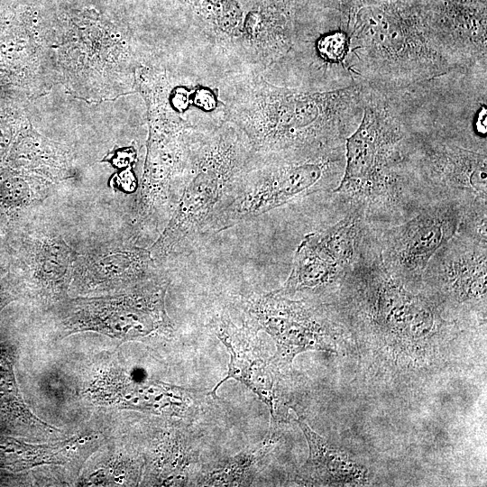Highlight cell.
Returning <instances> with one entry per match:
<instances>
[{
    "label": "cell",
    "mask_w": 487,
    "mask_h": 487,
    "mask_svg": "<svg viewBox=\"0 0 487 487\" xmlns=\"http://www.w3.org/2000/svg\"><path fill=\"white\" fill-rule=\"evenodd\" d=\"M306 234L298 245L289 277L280 289L281 295L293 298L301 293L308 296L322 294L337 288L348 270L314 237Z\"/></svg>",
    "instance_id": "obj_16"
},
{
    "label": "cell",
    "mask_w": 487,
    "mask_h": 487,
    "mask_svg": "<svg viewBox=\"0 0 487 487\" xmlns=\"http://www.w3.org/2000/svg\"><path fill=\"white\" fill-rule=\"evenodd\" d=\"M225 97L226 121L254 156L309 157L344 150L362 117L363 85L310 90L237 74L228 76Z\"/></svg>",
    "instance_id": "obj_1"
},
{
    "label": "cell",
    "mask_w": 487,
    "mask_h": 487,
    "mask_svg": "<svg viewBox=\"0 0 487 487\" xmlns=\"http://www.w3.org/2000/svg\"><path fill=\"white\" fill-rule=\"evenodd\" d=\"M346 32V69L354 82L407 90L455 71L466 72L434 34L422 0H328Z\"/></svg>",
    "instance_id": "obj_2"
},
{
    "label": "cell",
    "mask_w": 487,
    "mask_h": 487,
    "mask_svg": "<svg viewBox=\"0 0 487 487\" xmlns=\"http://www.w3.org/2000/svg\"><path fill=\"white\" fill-rule=\"evenodd\" d=\"M253 156L244 133L225 121L193 137L178 203L149 250L161 266L190 251L210 227Z\"/></svg>",
    "instance_id": "obj_4"
},
{
    "label": "cell",
    "mask_w": 487,
    "mask_h": 487,
    "mask_svg": "<svg viewBox=\"0 0 487 487\" xmlns=\"http://www.w3.org/2000/svg\"><path fill=\"white\" fill-rule=\"evenodd\" d=\"M279 441L277 426L271 425L263 440L233 456L216 462L208 469L200 470L193 485L223 487L252 485L265 467L268 456Z\"/></svg>",
    "instance_id": "obj_19"
},
{
    "label": "cell",
    "mask_w": 487,
    "mask_h": 487,
    "mask_svg": "<svg viewBox=\"0 0 487 487\" xmlns=\"http://www.w3.org/2000/svg\"><path fill=\"white\" fill-rule=\"evenodd\" d=\"M469 203L431 200L399 224L384 228L370 224L385 264L405 281L422 280L435 254L459 232Z\"/></svg>",
    "instance_id": "obj_9"
},
{
    "label": "cell",
    "mask_w": 487,
    "mask_h": 487,
    "mask_svg": "<svg viewBox=\"0 0 487 487\" xmlns=\"http://www.w3.org/2000/svg\"><path fill=\"white\" fill-rule=\"evenodd\" d=\"M345 167L344 150L309 157L253 156L209 235L313 193L332 190Z\"/></svg>",
    "instance_id": "obj_5"
},
{
    "label": "cell",
    "mask_w": 487,
    "mask_h": 487,
    "mask_svg": "<svg viewBox=\"0 0 487 487\" xmlns=\"http://www.w3.org/2000/svg\"><path fill=\"white\" fill-rule=\"evenodd\" d=\"M149 473L159 485L194 484L200 469L198 437L186 428L174 429L158 445Z\"/></svg>",
    "instance_id": "obj_18"
},
{
    "label": "cell",
    "mask_w": 487,
    "mask_h": 487,
    "mask_svg": "<svg viewBox=\"0 0 487 487\" xmlns=\"http://www.w3.org/2000/svg\"><path fill=\"white\" fill-rule=\"evenodd\" d=\"M77 250L49 220L30 223L19 239V264L25 284L39 303L51 306L67 298Z\"/></svg>",
    "instance_id": "obj_13"
},
{
    "label": "cell",
    "mask_w": 487,
    "mask_h": 487,
    "mask_svg": "<svg viewBox=\"0 0 487 487\" xmlns=\"http://www.w3.org/2000/svg\"><path fill=\"white\" fill-rule=\"evenodd\" d=\"M96 397L125 408L159 416L194 418L201 409L199 391L118 371L92 390Z\"/></svg>",
    "instance_id": "obj_14"
},
{
    "label": "cell",
    "mask_w": 487,
    "mask_h": 487,
    "mask_svg": "<svg viewBox=\"0 0 487 487\" xmlns=\"http://www.w3.org/2000/svg\"><path fill=\"white\" fill-rule=\"evenodd\" d=\"M486 239L459 230L432 258L422 280L434 281L459 302L485 299Z\"/></svg>",
    "instance_id": "obj_15"
},
{
    "label": "cell",
    "mask_w": 487,
    "mask_h": 487,
    "mask_svg": "<svg viewBox=\"0 0 487 487\" xmlns=\"http://www.w3.org/2000/svg\"><path fill=\"white\" fill-rule=\"evenodd\" d=\"M51 182L45 179L9 178L0 182V210L16 212L42 204L51 195Z\"/></svg>",
    "instance_id": "obj_21"
},
{
    "label": "cell",
    "mask_w": 487,
    "mask_h": 487,
    "mask_svg": "<svg viewBox=\"0 0 487 487\" xmlns=\"http://www.w3.org/2000/svg\"><path fill=\"white\" fill-rule=\"evenodd\" d=\"M207 40L227 54L242 29L246 4L241 0H187Z\"/></svg>",
    "instance_id": "obj_20"
},
{
    "label": "cell",
    "mask_w": 487,
    "mask_h": 487,
    "mask_svg": "<svg viewBox=\"0 0 487 487\" xmlns=\"http://www.w3.org/2000/svg\"><path fill=\"white\" fill-rule=\"evenodd\" d=\"M164 275L149 247L131 236L95 240L77 251L69 288L79 295H111Z\"/></svg>",
    "instance_id": "obj_11"
},
{
    "label": "cell",
    "mask_w": 487,
    "mask_h": 487,
    "mask_svg": "<svg viewBox=\"0 0 487 487\" xmlns=\"http://www.w3.org/2000/svg\"><path fill=\"white\" fill-rule=\"evenodd\" d=\"M295 421L302 430L309 450L306 463L298 472V482L313 486L360 485L366 482L365 467L330 446L299 418H296Z\"/></svg>",
    "instance_id": "obj_17"
},
{
    "label": "cell",
    "mask_w": 487,
    "mask_h": 487,
    "mask_svg": "<svg viewBox=\"0 0 487 487\" xmlns=\"http://www.w3.org/2000/svg\"><path fill=\"white\" fill-rule=\"evenodd\" d=\"M197 133L173 122L152 133L130 218V236L137 243L158 236L168 223L180 195L190 143Z\"/></svg>",
    "instance_id": "obj_8"
},
{
    "label": "cell",
    "mask_w": 487,
    "mask_h": 487,
    "mask_svg": "<svg viewBox=\"0 0 487 487\" xmlns=\"http://www.w3.org/2000/svg\"><path fill=\"white\" fill-rule=\"evenodd\" d=\"M214 330L227 349L230 361L225 376L212 389L209 395L216 398L217 389L227 380L234 379L250 389L268 408L272 426L284 420L285 398L281 386L282 370L258 336V329L244 319L237 326L230 312L224 310L215 319Z\"/></svg>",
    "instance_id": "obj_12"
},
{
    "label": "cell",
    "mask_w": 487,
    "mask_h": 487,
    "mask_svg": "<svg viewBox=\"0 0 487 487\" xmlns=\"http://www.w3.org/2000/svg\"><path fill=\"white\" fill-rule=\"evenodd\" d=\"M409 175L434 199L471 202L487 199L486 151L418 134L409 135L406 150Z\"/></svg>",
    "instance_id": "obj_10"
},
{
    "label": "cell",
    "mask_w": 487,
    "mask_h": 487,
    "mask_svg": "<svg viewBox=\"0 0 487 487\" xmlns=\"http://www.w3.org/2000/svg\"><path fill=\"white\" fill-rule=\"evenodd\" d=\"M238 308L244 320L274 341L277 365L283 371L307 351L333 352L335 326L325 305L312 299H295L277 290L242 296Z\"/></svg>",
    "instance_id": "obj_7"
},
{
    "label": "cell",
    "mask_w": 487,
    "mask_h": 487,
    "mask_svg": "<svg viewBox=\"0 0 487 487\" xmlns=\"http://www.w3.org/2000/svg\"><path fill=\"white\" fill-rule=\"evenodd\" d=\"M168 286L164 275L120 293L65 298L56 304L59 325L66 335L94 331L121 341L169 334Z\"/></svg>",
    "instance_id": "obj_6"
},
{
    "label": "cell",
    "mask_w": 487,
    "mask_h": 487,
    "mask_svg": "<svg viewBox=\"0 0 487 487\" xmlns=\"http://www.w3.org/2000/svg\"><path fill=\"white\" fill-rule=\"evenodd\" d=\"M402 91L363 85V114L345 146V167L332 190L369 224L406 218L423 203L406 162L409 137Z\"/></svg>",
    "instance_id": "obj_3"
}]
</instances>
